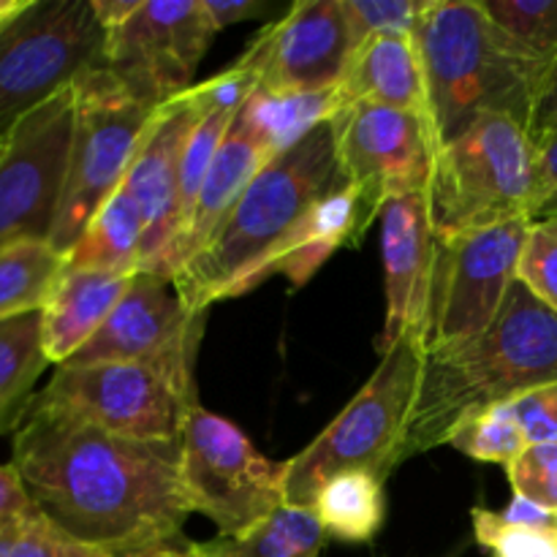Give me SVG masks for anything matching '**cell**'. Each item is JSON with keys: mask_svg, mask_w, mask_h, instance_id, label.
Segmentation results:
<instances>
[{"mask_svg": "<svg viewBox=\"0 0 557 557\" xmlns=\"http://www.w3.org/2000/svg\"><path fill=\"white\" fill-rule=\"evenodd\" d=\"M557 128V58L544 69L536 87V103L531 117V139L542 141Z\"/></svg>", "mask_w": 557, "mask_h": 557, "instance_id": "74e56055", "label": "cell"}, {"mask_svg": "<svg viewBox=\"0 0 557 557\" xmlns=\"http://www.w3.org/2000/svg\"><path fill=\"white\" fill-rule=\"evenodd\" d=\"M511 493L557 515V444H528L506 466Z\"/></svg>", "mask_w": 557, "mask_h": 557, "instance_id": "e575fe53", "label": "cell"}, {"mask_svg": "<svg viewBox=\"0 0 557 557\" xmlns=\"http://www.w3.org/2000/svg\"><path fill=\"white\" fill-rule=\"evenodd\" d=\"M493 25L511 47L536 69L557 58V0H479Z\"/></svg>", "mask_w": 557, "mask_h": 557, "instance_id": "f1b7e54d", "label": "cell"}, {"mask_svg": "<svg viewBox=\"0 0 557 557\" xmlns=\"http://www.w3.org/2000/svg\"><path fill=\"white\" fill-rule=\"evenodd\" d=\"M381 259H384L386 315L379 351L384 357L403 337H417V341L422 337L435 259L428 194L400 196L381 210Z\"/></svg>", "mask_w": 557, "mask_h": 557, "instance_id": "e0dca14e", "label": "cell"}, {"mask_svg": "<svg viewBox=\"0 0 557 557\" xmlns=\"http://www.w3.org/2000/svg\"><path fill=\"white\" fill-rule=\"evenodd\" d=\"M341 109L343 101L337 87L313 92H275L256 87L234 120L275 158L299 145L310 131L330 123Z\"/></svg>", "mask_w": 557, "mask_h": 557, "instance_id": "603a6c76", "label": "cell"}, {"mask_svg": "<svg viewBox=\"0 0 557 557\" xmlns=\"http://www.w3.org/2000/svg\"><path fill=\"white\" fill-rule=\"evenodd\" d=\"M63 270L65 256L49 243H16L0 250V321L41 310Z\"/></svg>", "mask_w": 557, "mask_h": 557, "instance_id": "83f0119b", "label": "cell"}, {"mask_svg": "<svg viewBox=\"0 0 557 557\" xmlns=\"http://www.w3.org/2000/svg\"><path fill=\"white\" fill-rule=\"evenodd\" d=\"M343 185L348 177L332 125H319L256 174L210 245L174 275L185 302L207 313L210 305L261 286L310 207Z\"/></svg>", "mask_w": 557, "mask_h": 557, "instance_id": "7a4b0ae2", "label": "cell"}, {"mask_svg": "<svg viewBox=\"0 0 557 557\" xmlns=\"http://www.w3.org/2000/svg\"><path fill=\"white\" fill-rule=\"evenodd\" d=\"M536 147L539 169H542V210H539V218H553L557 215V128L549 136H544Z\"/></svg>", "mask_w": 557, "mask_h": 557, "instance_id": "60d3db41", "label": "cell"}, {"mask_svg": "<svg viewBox=\"0 0 557 557\" xmlns=\"http://www.w3.org/2000/svg\"><path fill=\"white\" fill-rule=\"evenodd\" d=\"M533 221H509L457 237H435L433 275L422 321L424 357L457 351L482 337L520 272Z\"/></svg>", "mask_w": 557, "mask_h": 557, "instance_id": "30bf717a", "label": "cell"}, {"mask_svg": "<svg viewBox=\"0 0 557 557\" xmlns=\"http://www.w3.org/2000/svg\"><path fill=\"white\" fill-rule=\"evenodd\" d=\"M194 364L196 348L141 362L60 364L33 403L125 438L177 441L199 403Z\"/></svg>", "mask_w": 557, "mask_h": 557, "instance_id": "52a82bcc", "label": "cell"}, {"mask_svg": "<svg viewBox=\"0 0 557 557\" xmlns=\"http://www.w3.org/2000/svg\"><path fill=\"white\" fill-rule=\"evenodd\" d=\"M201 114L188 96H180L161 107L141 139L139 152L125 174V188L134 196L145 223L139 272H152L177 234L180 215V163L185 141Z\"/></svg>", "mask_w": 557, "mask_h": 557, "instance_id": "ac0fdd59", "label": "cell"}, {"mask_svg": "<svg viewBox=\"0 0 557 557\" xmlns=\"http://www.w3.org/2000/svg\"><path fill=\"white\" fill-rule=\"evenodd\" d=\"M428 207L438 239L522 218L536 221L542 169L525 125L493 114L441 147L428 185Z\"/></svg>", "mask_w": 557, "mask_h": 557, "instance_id": "5b68a950", "label": "cell"}, {"mask_svg": "<svg viewBox=\"0 0 557 557\" xmlns=\"http://www.w3.org/2000/svg\"><path fill=\"white\" fill-rule=\"evenodd\" d=\"M201 9H205L212 27H215V30H223V27L256 20V16L264 14L270 5H267L264 0H201Z\"/></svg>", "mask_w": 557, "mask_h": 557, "instance_id": "ab89813d", "label": "cell"}, {"mask_svg": "<svg viewBox=\"0 0 557 557\" xmlns=\"http://www.w3.org/2000/svg\"><path fill=\"white\" fill-rule=\"evenodd\" d=\"M313 511L324 531L341 542H373L386 517L384 482L368 471L337 473L315 493Z\"/></svg>", "mask_w": 557, "mask_h": 557, "instance_id": "484cf974", "label": "cell"}, {"mask_svg": "<svg viewBox=\"0 0 557 557\" xmlns=\"http://www.w3.org/2000/svg\"><path fill=\"white\" fill-rule=\"evenodd\" d=\"M446 444L455 446L457 451L468 455L471 460L506 468L525 449L528 441L522 435V428L517 424L515 413H511L509 403H500V406L484 408V411L462 419L451 430Z\"/></svg>", "mask_w": 557, "mask_h": 557, "instance_id": "f546056e", "label": "cell"}, {"mask_svg": "<svg viewBox=\"0 0 557 557\" xmlns=\"http://www.w3.org/2000/svg\"><path fill=\"white\" fill-rule=\"evenodd\" d=\"M180 441L190 511L215 522L223 539L245 536L286 504L288 462L261 455L228 419L196 403Z\"/></svg>", "mask_w": 557, "mask_h": 557, "instance_id": "8fae6325", "label": "cell"}, {"mask_svg": "<svg viewBox=\"0 0 557 557\" xmlns=\"http://www.w3.org/2000/svg\"><path fill=\"white\" fill-rule=\"evenodd\" d=\"M145 243V223L134 196L120 185L87 223L65 264L76 270H101L112 275H136Z\"/></svg>", "mask_w": 557, "mask_h": 557, "instance_id": "cb8c5ba5", "label": "cell"}, {"mask_svg": "<svg viewBox=\"0 0 557 557\" xmlns=\"http://www.w3.org/2000/svg\"><path fill=\"white\" fill-rule=\"evenodd\" d=\"M0 557H109L33 509L0 531Z\"/></svg>", "mask_w": 557, "mask_h": 557, "instance_id": "4dcf8cb0", "label": "cell"}, {"mask_svg": "<svg viewBox=\"0 0 557 557\" xmlns=\"http://www.w3.org/2000/svg\"><path fill=\"white\" fill-rule=\"evenodd\" d=\"M205 313L190 308L172 277L136 272L101 330L69 359V368L103 362H141L199 348ZM60 368V364H58Z\"/></svg>", "mask_w": 557, "mask_h": 557, "instance_id": "9a60e30c", "label": "cell"}, {"mask_svg": "<svg viewBox=\"0 0 557 557\" xmlns=\"http://www.w3.org/2000/svg\"><path fill=\"white\" fill-rule=\"evenodd\" d=\"M41 310L0 321V435L20 428L36 400V381L49 368Z\"/></svg>", "mask_w": 557, "mask_h": 557, "instance_id": "d4e9b609", "label": "cell"}, {"mask_svg": "<svg viewBox=\"0 0 557 557\" xmlns=\"http://www.w3.org/2000/svg\"><path fill=\"white\" fill-rule=\"evenodd\" d=\"M354 49L341 0H299L253 38L248 52L259 60V87L313 92L341 85Z\"/></svg>", "mask_w": 557, "mask_h": 557, "instance_id": "2e32d148", "label": "cell"}, {"mask_svg": "<svg viewBox=\"0 0 557 557\" xmlns=\"http://www.w3.org/2000/svg\"><path fill=\"white\" fill-rule=\"evenodd\" d=\"M22 5H25V0H0V22L14 14V11H20Z\"/></svg>", "mask_w": 557, "mask_h": 557, "instance_id": "f6af8a7d", "label": "cell"}, {"mask_svg": "<svg viewBox=\"0 0 557 557\" xmlns=\"http://www.w3.org/2000/svg\"><path fill=\"white\" fill-rule=\"evenodd\" d=\"M341 3L351 27L354 47H359L368 38L389 36V33L413 36L430 0H341Z\"/></svg>", "mask_w": 557, "mask_h": 557, "instance_id": "1f68e13d", "label": "cell"}, {"mask_svg": "<svg viewBox=\"0 0 557 557\" xmlns=\"http://www.w3.org/2000/svg\"><path fill=\"white\" fill-rule=\"evenodd\" d=\"M324 544L326 531L313 506L283 504L245 536H218L207 547L218 557H319Z\"/></svg>", "mask_w": 557, "mask_h": 557, "instance_id": "4316f807", "label": "cell"}, {"mask_svg": "<svg viewBox=\"0 0 557 557\" xmlns=\"http://www.w3.org/2000/svg\"><path fill=\"white\" fill-rule=\"evenodd\" d=\"M107 58L90 0H25L0 22V125L11 128Z\"/></svg>", "mask_w": 557, "mask_h": 557, "instance_id": "9c48e42d", "label": "cell"}, {"mask_svg": "<svg viewBox=\"0 0 557 557\" xmlns=\"http://www.w3.org/2000/svg\"><path fill=\"white\" fill-rule=\"evenodd\" d=\"M259 85H261L259 60L253 58V52L245 49V54L237 60V63L228 65L223 74L212 76V79L201 82V85H194L185 96H188V101L194 103V109L201 114V117L212 112L239 114V109L248 103V98L253 96Z\"/></svg>", "mask_w": 557, "mask_h": 557, "instance_id": "836d02e7", "label": "cell"}, {"mask_svg": "<svg viewBox=\"0 0 557 557\" xmlns=\"http://www.w3.org/2000/svg\"><path fill=\"white\" fill-rule=\"evenodd\" d=\"M134 275L76 270L65 264L41 308V337L49 362L63 364L96 335L128 292Z\"/></svg>", "mask_w": 557, "mask_h": 557, "instance_id": "44dd1931", "label": "cell"}, {"mask_svg": "<svg viewBox=\"0 0 557 557\" xmlns=\"http://www.w3.org/2000/svg\"><path fill=\"white\" fill-rule=\"evenodd\" d=\"M141 3L145 0H90L92 11H96V20L101 22V27L107 33L125 25L141 9Z\"/></svg>", "mask_w": 557, "mask_h": 557, "instance_id": "7bdbcfd3", "label": "cell"}, {"mask_svg": "<svg viewBox=\"0 0 557 557\" xmlns=\"http://www.w3.org/2000/svg\"><path fill=\"white\" fill-rule=\"evenodd\" d=\"M337 158L375 218L392 199L428 194L438 145L422 117L381 103H351L330 120Z\"/></svg>", "mask_w": 557, "mask_h": 557, "instance_id": "5bb4252c", "label": "cell"}, {"mask_svg": "<svg viewBox=\"0 0 557 557\" xmlns=\"http://www.w3.org/2000/svg\"><path fill=\"white\" fill-rule=\"evenodd\" d=\"M215 33L201 0H145L125 25L107 33L103 65L139 101L161 109L194 87Z\"/></svg>", "mask_w": 557, "mask_h": 557, "instance_id": "4fadbf2b", "label": "cell"}, {"mask_svg": "<svg viewBox=\"0 0 557 557\" xmlns=\"http://www.w3.org/2000/svg\"><path fill=\"white\" fill-rule=\"evenodd\" d=\"M473 536L493 557H557V531L509 525L498 511L473 506Z\"/></svg>", "mask_w": 557, "mask_h": 557, "instance_id": "d6a6232c", "label": "cell"}, {"mask_svg": "<svg viewBox=\"0 0 557 557\" xmlns=\"http://www.w3.org/2000/svg\"><path fill=\"white\" fill-rule=\"evenodd\" d=\"M109 557H218L207 544H185V547H174V544H163V547L139 549V553H123Z\"/></svg>", "mask_w": 557, "mask_h": 557, "instance_id": "ee69618b", "label": "cell"}, {"mask_svg": "<svg viewBox=\"0 0 557 557\" xmlns=\"http://www.w3.org/2000/svg\"><path fill=\"white\" fill-rule=\"evenodd\" d=\"M74 87L16 120L0 156V250L49 243L69 177Z\"/></svg>", "mask_w": 557, "mask_h": 557, "instance_id": "7c38bea8", "label": "cell"}, {"mask_svg": "<svg viewBox=\"0 0 557 557\" xmlns=\"http://www.w3.org/2000/svg\"><path fill=\"white\" fill-rule=\"evenodd\" d=\"M517 277L557 313V215L533 221Z\"/></svg>", "mask_w": 557, "mask_h": 557, "instance_id": "d590c367", "label": "cell"}, {"mask_svg": "<svg viewBox=\"0 0 557 557\" xmlns=\"http://www.w3.org/2000/svg\"><path fill=\"white\" fill-rule=\"evenodd\" d=\"M11 466L44 517L107 555L174 544L190 515L180 438H125L33 403Z\"/></svg>", "mask_w": 557, "mask_h": 557, "instance_id": "6da1fadb", "label": "cell"}, {"mask_svg": "<svg viewBox=\"0 0 557 557\" xmlns=\"http://www.w3.org/2000/svg\"><path fill=\"white\" fill-rule=\"evenodd\" d=\"M528 444H557V384L509 400Z\"/></svg>", "mask_w": 557, "mask_h": 557, "instance_id": "8d00e7d4", "label": "cell"}, {"mask_svg": "<svg viewBox=\"0 0 557 557\" xmlns=\"http://www.w3.org/2000/svg\"><path fill=\"white\" fill-rule=\"evenodd\" d=\"M337 90L343 107L362 101L395 107L422 117L433 131L422 60H419L417 41L408 33H389L359 44Z\"/></svg>", "mask_w": 557, "mask_h": 557, "instance_id": "ffe728a7", "label": "cell"}, {"mask_svg": "<svg viewBox=\"0 0 557 557\" xmlns=\"http://www.w3.org/2000/svg\"><path fill=\"white\" fill-rule=\"evenodd\" d=\"M555 384L557 313L517 277L482 337L424 359L400 462L444 446L462 419Z\"/></svg>", "mask_w": 557, "mask_h": 557, "instance_id": "3957f363", "label": "cell"}, {"mask_svg": "<svg viewBox=\"0 0 557 557\" xmlns=\"http://www.w3.org/2000/svg\"><path fill=\"white\" fill-rule=\"evenodd\" d=\"M33 509H36V506L27 498L25 484H22L16 468L11 466V462L9 466H0V531H3L5 525H11L16 517L27 515V511Z\"/></svg>", "mask_w": 557, "mask_h": 557, "instance_id": "f35d334b", "label": "cell"}, {"mask_svg": "<svg viewBox=\"0 0 557 557\" xmlns=\"http://www.w3.org/2000/svg\"><path fill=\"white\" fill-rule=\"evenodd\" d=\"M375 221L357 185H343L310 207L272 264V275H283L294 288H302L324 267L335 250L354 245Z\"/></svg>", "mask_w": 557, "mask_h": 557, "instance_id": "7402d4cb", "label": "cell"}, {"mask_svg": "<svg viewBox=\"0 0 557 557\" xmlns=\"http://www.w3.org/2000/svg\"><path fill=\"white\" fill-rule=\"evenodd\" d=\"M9 131L5 125H0V156H3V147H5V139H9Z\"/></svg>", "mask_w": 557, "mask_h": 557, "instance_id": "bcb514c9", "label": "cell"}, {"mask_svg": "<svg viewBox=\"0 0 557 557\" xmlns=\"http://www.w3.org/2000/svg\"><path fill=\"white\" fill-rule=\"evenodd\" d=\"M158 109L134 96L107 65L74 82L69 177L49 245L69 256L103 201L125 183Z\"/></svg>", "mask_w": 557, "mask_h": 557, "instance_id": "ba28073f", "label": "cell"}, {"mask_svg": "<svg viewBox=\"0 0 557 557\" xmlns=\"http://www.w3.org/2000/svg\"><path fill=\"white\" fill-rule=\"evenodd\" d=\"M270 161V150L234 120L221 150L215 152V161H212L210 174H207L205 185H201L199 199H196L188 223L172 239L166 253L161 256L158 267L152 270V275L172 277L174 281V275L210 245V239L223 226V221L234 210L239 196L248 190L256 174Z\"/></svg>", "mask_w": 557, "mask_h": 557, "instance_id": "d6986e66", "label": "cell"}, {"mask_svg": "<svg viewBox=\"0 0 557 557\" xmlns=\"http://www.w3.org/2000/svg\"><path fill=\"white\" fill-rule=\"evenodd\" d=\"M500 517L509 525L528 528V531H557V515L533 504V500L522 498V495H511V504L500 511Z\"/></svg>", "mask_w": 557, "mask_h": 557, "instance_id": "b9f144b4", "label": "cell"}, {"mask_svg": "<svg viewBox=\"0 0 557 557\" xmlns=\"http://www.w3.org/2000/svg\"><path fill=\"white\" fill-rule=\"evenodd\" d=\"M413 41L438 150L493 114L517 120L531 134L542 69L511 52L479 0H430Z\"/></svg>", "mask_w": 557, "mask_h": 557, "instance_id": "277c9868", "label": "cell"}, {"mask_svg": "<svg viewBox=\"0 0 557 557\" xmlns=\"http://www.w3.org/2000/svg\"><path fill=\"white\" fill-rule=\"evenodd\" d=\"M424 359L417 337H403L381 357L375 373L335 422L288 460L286 504L313 506L315 493L343 471H368L384 482L400 466Z\"/></svg>", "mask_w": 557, "mask_h": 557, "instance_id": "8992f818", "label": "cell"}]
</instances>
